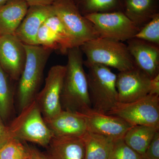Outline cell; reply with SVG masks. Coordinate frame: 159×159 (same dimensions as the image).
Returning a JSON list of instances; mask_svg holds the SVG:
<instances>
[{
    "mask_svg": "<svg viewBox=\"0 0 159 159\" xmlns=\"http://www.w3.org/2000/svg\"><path fill=\"white\" fill-rule=\"evenodd\" d=\"M64 78L61 102L63 110L83 113L92 109L83 54L80 47L70 49Z\"/></svg>",
    "mask_w": 159,
    "mask_h": 159,
    "instance_id": "cell-1",
    "label": "cell"
},
{
    "mask_svg": "<svg viewBox=\"0 0 159 159\" xmlns=\"http://www.w3.org/2000/svg\"><path fill=\"white\" fill-rule=\"evenodd\" d=\"M27 58L18 84L19 111L34 101L38 93L45 67L52 50L42 46L25 44Z\"/></svg>",
    "mask_w": 159,
    "mask_h": 159,
    "instance_id": "cell-2",
    "label": "cell"
},
{
    "mask_svg": "<svg viewBox=\"0 0 159 159\" xmlns=\"http://www.w3.org/2000/svg\"><path fill=\"white\" fill-rule=\"evenodd\" d=\"M80 48L86 57L84 63L102 65L119 72L136 67L127 45L122 42L98 38L83 44Z\"/></svg>",
    "mask_w": 159,
    "mask_h": 159,
    "instance_id": "cell-3",
    "label": "cell"
},
{
    "mask_svg": "<svg viewBox=\"0 0 159 159\" xmlns=\"http://www.w3.org/2000/svg\"><path fill=\"white\" fill-rule=\"evenodd\" d=\"M87 74L89 96L92 109L107 114L118 102L116 86L117 75L110 68L97 64L84 63Z\"/></svg>",
    "mask_w": 159,
    "mask_h": 159,
    "instance_id": "cell-4",
    "label": "cell"
},
{
    "mask_svg": "<svg viewBox=\"0 0 159 159\" xmlns=\"http://www.w3.org/2000/svg\"><path fill=\"white\" fill-rule=\"evenodd\" d=\"M11 138L47 147L53 135L35 100L20 112L9 125Z\"/></svg>",
    "mask_w": 159,
    "mask_h": 159,
    "instance_id": "cell-5",
    "label": "cell"
},
{
    "mask_svg": "<svg viewBox=\"0 0 159 159\" xmlns=\"http://www.w3.org/2000/svg\"><path fill=\"white\" fill-rule=\"evenodd\" d=\"M52 6L72 38L74 47L99 38L93 24L80 12L73 0H55Z\"/></svg>",
    "mask_w": 159,
    "mask_h": 159,
    "instance_id": "cell-6",
    "label": "cell"
},
{
    "mask_svg": "<svg viewBox=\"0 0 159 159\" xmlns=\"http://www.w3.org/2000/svg\"><path fill=\"white\" fill-rule=\"evenodd\" d=\"M107 114L119 117L132 126L159 128V96L148 94L134 102H118Z\"/></svg>",
    "mask_w": 159,
    "mask_h": 159,
    "instance_id": "cell-7",
    "label": "cell"
},
{
    "mask_svg": "<svg viewBox=\"0 0 159 159\" xmlns=\"http://www.w3.org/2000/svg\"><path fill=\"white\" fill-rule=\"evenodd\" d=\"M85 17L93 24L99 38L123 42L134 37L139 30L122 11L94 13Z\"/></svg>",
    "mask_w": 159,
    "mask_h": 159,
    "instance_id": "cell-8",
    "label": "cell"
},
{
    "mask_svg": "<svg viewBox=\"0 0 159 159\" xmlns=\"http://www.w3.org/2000/svg\"><path fill=\"white\" fill-rule=\"evenodd\" d=\"M66 66H53L49 70L44 87L35 99L44 119L52 118L62 110L61 102Z\"/></svg>",
    "mask_w": 159,
    "mask_h": 159,
    "instance_id": "cell-9",
    "label": "cell"
},
{
    "mask_svg": "<svg viewBox=\"0 0 159 159\" xmlns=\"http://www.w3.org/2000/svg\"><path fill=\"white\" fill-rule=\"evenodd\" d=\"M26 58L25 44L15 34L0 36V65L12 80L19 79Z\"/></svg>",
    "mask_w": 159,
    "mask_h": 159,
    "instance_id": "cell-10",
    "label": "cell"
},
{
    "mask_svg": "<svg viewBox=\"0 0 159 159\" xmlns=\"http://www.w3.org/2000/svg\"><path fill=\"white\" fill-rule=\"evenodd\" d=\"M150 78L135 67L117 75L116 86L118 102H134L149 94Z\"/></svg>",
    "mask_w": 159,
    "mask_h": 159,
    "instance_id": "cell-11",
    "label": "cell"
},
{
    "mask_svg": "<svg viewBox=\"0 0 159 159\" xmlns=\"http://www.w3.org/2000/svg\"><path fill=\"white\" fill-rule=\"evenodd\" d=\"M81 114L88 131L102 135L114 141L123 139L132 125L119 117L96 111L91 109Z\"/></svg>",
    "mask_w": 159,
    "mask_h": 159,
    "instance_id": "cell-12",
    "label": "cell"
},
{
    "mask_svg": "<svg viewBox=\"0 0 159 159\" xmlns=\"http://www.w3.org/2000/svg\"><path fill=\"white\" fill-rule=\"evenodd\" d=\"M126 43L138 68L150 79L159 74V46L134 37Z\"/></svg>",
    "mask_w": 159,
    "mask_h": 159,
    "instance_id": "cell-13",
    "label": "cell"
},
{
    "mask_svg": "<svg viewBox=\"0 0 159 159\" xmlns=\"http://www.w3.org/2000/svg\"><path fill=\"white\" fill-rule=\"evenodd\" d=\"M54 14L52 5L29 6L14 34L24 44L37 45L36 36L40 28L48 18Z\"/></svg>",
    "mask_w": 159,
    "mask_h": 159,
    "instance_id": "cell-14",
    "label": "cell"
},
{
    "mask_svg": "<svg viewBox=\"0 0 159 159\" xmlns=\"http://www.w3.org/2000/svg\"><path fill=\"white\" fill-rule=\"evenodd\" d=\"M44 120L54 137L82 138L87 131L85 120L79 113L62 110Z\"/></svg>",
    "mask_w": 159,
    "mask_h": 159,
    "instance_id": "cell-15",
    "label": "cell"
},
{
    "mask_svg": "<svg viewBox=\"0 0 159 159\" xmlns=\"http://www.w3.org/2000/svg\"><path fill=\"white\" fill-rule=\"evenodd\" d=\"M47 147L46 154L50 159H84L82 138L53 137Z\"/></svg>",
    "mask_w": 159,
    "mask_h": 159,
    "instance_id": "cell-16",
    "label": "cell"
},
{
    "mask_svg": "<svg viewBox=\"0 0 159 159\" xmlns=\"http://www.w3.org/2000/svg\"><path fill=\"white\" fill-rule=\"evenodd\" d=\"M123 12L140 30L159 14V0H124Z\"/></svg>",
    "mask_w": 159,
    "mask_h": 159,
    "instance_id": "cell-17",
    "label": "cell"
},
{
    "mask_svg": "<svg viewBox=\"0 0 159 159\" xmlns=\"http://www.w3.org/2000/svg\"><path fill=\"white\" fill-rule=\"evenodd\" d=\"M29 7L25 0H9L0 8V36L15 34Z\"/></svg>",
    "mask_w": 159,
    "mask_h": 159,
    "instance_id": "cell-18",
    "label": "cell"
},
{
    "mask_svg": "<svg viewBox=\"0 0 159 159\" xmlns=\"http://www.w3.org/2000/svg\"><path fill=\"white\" fill-rule=\"evenodd\" d=\"M82 139L84 146V159H108L115 141L88 131Z\"/></svg>",
    "mask_w": 159,
    "mask_h": 159,
    "instance_id": "cell-19",
    "label": "cell"
},
{
    "mask_svg": "<svg viewBox=\"0 0 159 159\" xmlns=\"http://www.w3.org/2000/svg\"><path fill=\"white\" fill-rule=\"evenodd\" d=\"M159 128L148 125L132 126L123 137L125 143L142 157Z\"/></svg>",
    "mask_w": 159,
    "mask_h": 159,
    "instance_id": "cell-20",
    "label": "cell"
},
{
    "mask_svg": "<svg viewBox=\"0 0 159 159\" xmlns=\"http://www.w3.org/2000/svg\"><path fill=\"white\" fill-rule=\"evenodd\" d=\"M83 16L94 13L123 11L124 0H73Z\"/></svg>",
    "mask_w": 159,
    "mask_h": 159,
    "instance_id": "cell-21",
    "label": "cell"
},
{
    "mask_svg": "<svg viewBox=\"0 0 159 159\" xmlns=\"http://www.w3.org/2000/svg\"><path fill=\"white\" fill-rule=\"evenodd\" d=\"M11 78L0 65V117L4 121L10 116L13 107V91Z\"/></svg>",
    "mask_w": 159,
    "mask_h": 159,
    "instance_id": "cell-22",
    "label": "cell"
},
{
    "mask_svg": "<svg viewBox=\"0 0 159 159\" xmlns=\"http://www.w3.org/2000/svg\"><path fill=\"white\" fill-rule=\"evenodd\" d=\"M29 146L11 138L0 147V159H30Z\"/></svg>",
    "mask_w": 159,
    "mask_h": 159,
    "instance_id": "cell-23",
    "label": "cell"
},
{
    "mask_svg": "<svg viewBox=\"0 0 159 159\" xmlns=\"http://www.w3.org/2000/svg\"><path fill=\"white\" fill-rule=\"evenodd\" d=\"M134 38L159 46V14L140 29Z\"/></svg>",
    "mask_w": 159,
    "mask_h": 159,
    "instance_id": "cell-24",
    "label": "cell"
},
{
    "mask_svg": "<svg viewBox=\"0 0 159 159\" xmlns=\"http://www.w3.org/2000/svg\"><path fill=\"white\" fill-rule=\"evenodd\" d=\"M108 159H144L143 157L130 148L123 139L114 141Z\"/></svg>",
    "mask_w": 159,
    "mask_h": 159,
    "instance_id": "cell-25",
    "label": "cell"
},
{
    "mask_svg": "<svg viewBox=\"0 0 159 159\" xmlns=\"http://www.w3.org/2000/svg\"><path fill=\"white\" fill-rule=\"evenodd\" d=\"M144 159H159V130L154 136L146 149Z\"/></svg>",
    "mask_w": 159,
    "mask_h": 159,
    "instance_id": "cell-26",
    "label": "cell"
},
{
    "mask_svg": "<svg viewBox=\"0 0 159 159\" xmlns=\"http://www.w3.org/2000/svg\"><path fill=\"white\" fill-rule=\"evenodd\" d=\"M3 122L0 117V147L11 138L9 133V126L5 125Z\"/></svg>",
    "mask_w": 159,
    "mask_h": 159,
    "instance_id": "cell-27",
    "label": "cell"
},
{
    "mask_svg": "<svg viewBox=\"0 0 159 159\" xmlns=\"http://www.w3.org/2000/svg\"><path fill=\"white\" fill-rule=\"evenodd\" d=\"M148 94L159 96V74L151 79Z\"/></svg>",
    "mask_w": 159,
    "mask_h": 159,
    "instance_id": "cell-28",
    "label": "cell"
},
{
    "mask_svg": "<svg viewBox=\"0 0 159 159\" xmlns=\"http://www.w3.org/2000/svg\"><path fill=\"white\" fill-rule=\"evenodd\" d=\"M30 149V159H50L47 154L40 151L34 147L29 146Z\"/></svg>",
    "mask_w": 159,
    "mask_h": 159,
    "instance_id": "cell-29",
    "label": "cell"
},
{
    "mask_svg": "<svg viewBox=\"0 0 159 159\" xmlns=\"http://www.w3.org/2000/svg\"><path fill=\"white\" fill-rule=\"evenodd\" d=\"M29 6H50L55 0H25Z\"/></svg>",
    "mask_w": 159,
    "mask_h": 159,
    "instance_id": "cell-30",
    "label": "cell"
},
{
    "mask_svg": "<svg viewBox=\"0 0 159 159\" xmlns=\"http://www.w3.org/2000/svg\"><path fill=\"white\" fill-rule=\"evenodd\" d=\"M9 0H0V8L2 7Z\"/></svg>",
    "mask_w": 159,
    "mask_h": 159,
    "instance_id": "cell-31",
    "label": "cell"
}]
</instances>
